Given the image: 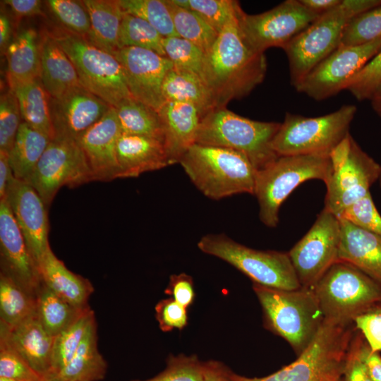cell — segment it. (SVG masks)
<instances>
[{
	"instance_id": "cell-9",
	"label": "cell",
	"mask_w": 381,
	"mask_h": 381,
	"mask_svg": "<svg viewBox=\"0 0 381 381\" xmlns=\"http://www.w3.org/2000/svg\"><path fill=\"white\" fill-rule=\"evenodd\" d=\"M357 108L341 106L316 117L286 113L275 134L272 147L278 156L314 155L329 156L349 135Z\"/></svg>"
},
{
	"instance_id": "cell-23",
	"label": "cell",
	"mask_w": 381,
	"mask_h": 381,
	"mask_svg": "<svg viewBox=\"0 0 381 381\" xmlns=\"http://www.w3.org/2000/svg\"><path fill=\"white\" fill-rule=\"evenodd\" d=\"M158 113L169 164L179 163L188 148L195 143L202 116L194 105L174 102H165Z\"/></svg>"
},
{
	"instance_id": "cell-8",
	"label": "cell",
	"mask_w": 381,
	"mask_h": 381,
	"mask_svg": "<svg viewBox=\"0 0 381 381\" xmlns=\"http://www.w3.org/2000/svg\"><path fill=\"white\" fill-rule=\"evenodd\" d=\"M311 289L325 319L342 323H353L381 301V284L339 260Z\"/></svg>"
},
{
	"instance_id": "cell-50",
	"label": "cell",
	"mask_w": 381,
	"mask_h": 381,
	"mask_svg": "<svg viewBox=\"0 0 381 381\" xmlns=\"http://www.w3.org/2000/svg\"><path fill=\"white\" fill-rule=\"evenodd\" d=\"M187 310L172 298L159 301L155 306V318L160 329L164 332L183 329L188 324Z\"/></svg>"
},
{
	"instance_id": "cell-31",
	"label": "cell",
	"mask_w": 381,
	"mask_h": 381,
	"mask_svg": "<svg viewBox=\"0 0 381 381\" xmlns=\"http://www.w3.org/2000/svg\"><path fill=\"white\" fill-rule=\"evenodd\" d=\"M162 90L165 102L193 104L202 117L214 109L206 85L194 73L173 67L164 77Z\"/></svg>"
},
{
	"instance_id": "cell-1",
	"label": "cell",
	"mask_w": 381,
	"mask_h": 381,
	"mask_svg": "<svg viewBox=\"0 0 381 381\" xmlns=\"http://www.w3.org/2000/svg\"><path fill=\"white\" fill-rule=\"evenodd\" d=\"M266 72L265 53L255 51L247 43L237 17L218 34L205 54L202 79L217 109L247 96L262 83Z\"/></svg>"
},
{
	"instance_id": "cell-19",
	"label": "cell",
	"mask_w": 381,
	"mask_h": 381,
	"mask_svg": "<svg viewBox=\"0 0 381 381\" xmlns=\"http://www.w3.org/2000/svg\"><path fill=\"white\" fill-rule=\"evenodd\" d=\"M4 198L39 267L40 262L49 246L47 207L28 183L16 179L14 176L8 186Z\"/></svg>"
},
{
	"instance_id": "cell-11",
	"label": "cell",
	"mask_w": 381,
	"mask_h": 381,
	"mask_svg": "<svg viewBox=\"0 0 381 381\" xmlns=\"http://www.w3.org/2000/svg\"><path fill=\"white\" fill-rule=\"evenodd\" d=\"M198 247L229 263L255 284L282 290L301 287L288 253L255 250L224 234L205 235Z\"/></svg>"
},
{
	"instance_id": "cell-42",
	"label": "cell",
	"mask_w": 381,
	"mask_h": 381,
	"mask_svg": "<svg viewBox=\"0 0 381 381\" xmlns=\"http://www.w3.org/2000/svg\"><path fill=\"white\" fill-rule=\"evenodd\" d=\"M381 37V5L352 18L342 32L339 46H358Z\"/></svg>"
},
{
	"instance_id": "cell-36",
	"label": "cell",
	"mask_w": 381,
	"mask_h": 381,
	"mask_svg": "<svg viewBox=\"0 0 381 381\" xmlns=\"http://www.w3.org/2000/svg\"><path fill=\"white\" fill-rule=\"evenodd\" d=\"M36 313V296L0 273V322L16 325Z\"/></svg>"
},
{
	"instance_id": "cell-59",
	"label": "cell",
	"mask_w": 381,
	"mask_h": 381,
	"mask_svg": "<svg viewBox=\"0 0 381 381\" xmlns=\"http://www.w3.org/2000/svg\"><path fill=\"white\" fill-rule=\"evenodd\" d=\"M11 21L4 13L0 14V47L1 52H6L11 41Z\"/></svg>"
},
{
	"instance_id": "cell-34",
	"label": "cell",
	"mask_w": 381,
	"mask_h": 381,
	"mask_svg": "<svg viewBox=\"0 0 381 381\" xmlns=\"http://www.w3.org/2000/svg\"><path fill=\"white\" fill-rule=\"evenodd\" d=\"M123 134L155 138L164 142V129L157 111L134 97L115 108Z\"/></svg>"
},
{
	"instance_id": "cell-51",
	"label": "cell",
	"mask_w": 381,
	"mask_h": 381,
	"mask_svg": "<svg viewBox=\"0 0 381 381\" xmlns=\"http://www.w3.org/2000/svg\"><path fill=\"white\" fill-rule=\"evenodd\" d=\"M353 323L371 350L380 352L381 351V301L358 316Z\"/></svg>"
},
{
	"instance_id": "cell-3",
	"label": "cell",
	"mask_w": 381,
	"mask_h": 381,
	"mask_svg": "<svg viewBox=\"0 0 381 381\" xmlns=\"http://www.w3.org/2000/svg\"><path fill=\"white\" fill-rule=\"evenodd\" d=\"M352 323L325 319L318 334L298 358L262 377H247L230 370L231 381H339L353 338Z\"/></svg>"
},
{
	"instance_id": "cell-46",
	"label": "cell",
	"mask_w": 381,
	"mask_h": 381,
	"mask_svg": "<svg viewBox=\"0 0 381 381\" xmlns=\"http://www.w3.org/2000/svg\"><path fill=\"white\" fill-rule=\"evenodd\" d=\"M131 381H204L202 362L195 355H170L166 368L154 377Z\"/></svg>"
},
{
	"instance_id": "cell-37",
	"label": "cell",
	"mask_w": 381,
	"mask_h": 381,
	"mask_svg": "<svg viewBox=\"0 0 381 381\" xmlns=\"http://www.w3.org/2000/svg\"><path fill=\"white\" fill-rule=\"evenodd\" d=\"M178 36L198 47L205 54L216 41L218 33L195 12L166 0Z\"/></svg>"
},
{
	"instance_id": "cell-48",
	"label": "cell",
	"mask_w": 381,
	"mask_h": 381,
	"mask_svg": "<svg viewBox=\"0 0 381 381\" xmlns=\"http://www.w3.org/2000/svg\"><path fill=\"white\" fill-rule=\"evenodd\" d=\"M0 377L21 381H44L47 377L32 369L8 341L1 337Z\"/></svg>"
},
{
	"instance_id": "cell-64",
	"label": "cell",
	"mask_w": 381,
	"mask_h": 381,
	"mask_svg": "<svg viewBox=\"0 0 381 381\" xmlns=\"http://www.w3.org/2000/svg\"><path fill=\"white\" fill-rule=\"evenodd\" d=\"M339 381H342V377Z\"/></svg>"
},
{
	"instance_id": "cell-43",
	"label": "cell",
	"mask_w": 381,
	"mask_h": 381,
	"mask_svg": "<svg viewBox=\"0 0 381 381\" xmlns=\"http://www.w3.org/2000/svg\"><path fill=\"white\" fill-rule=\"evenodd\" d=\"M163 48L174 68L202 78L205 54L199 47L180 37H168L163 39Z\"/></svg>"
},
{
	"instance_id": "cell-39",
	"label": "cell",
	"mask_w": 381,
	"mask_h": 381,
	"mask_svg": "<svg viewBox=\"0 0 381 381\" xmlns=\"http://www.w3.org/2000/svg\"><path fill=\"white\" fill-rule=\"evenodd\" d=\"M163 39L164 37L145 20L129 13H123L119 36V49L139 47L166 57Z\"/></svg>"
},
{
	"instance_id": "cell-13",
	"label": "cell",
	"mask_w": 381,
	"mask_h": 381,
	"mask_svg": "<svg viewBox=\"0 0 381 381\" xmlns=\"http://www.w3.org/2000/svg\"><path fill=\"white\" fill-rule=\"evenodd\" d=\"M90 181L86 160L76 140L54 138L27 183L48 207L61 187L74 188Z\"/></svg>"
},
{
	"instance_id": "cell-21",
	"label": "cell",
	"mask_w": 381,
	"mask_h": 381,
	"mask_svg": "<svg viewBox=\"0 0 381 381\" xmlns=\"http://www.w3.org/2000/svg\"><path fill=\"white\" fill-rule=\"evenodd\" d=\"M115 108L81 134L76 141L83 152L92 181L119 178L116 145L121 135Z\"/></svg>"
},
{
	"instance_id": "cell-27",
	"label": "cell",
	"mask_w": 381,
	"mask_h": 381,
	"mask_svg": "<svg viewBox=\"0 0 381 381\" xmlns=\"http://www.w3.org/2000/svg\"><path fill=\"white\" fill-rule=\"evenodd\" d=\"M40 54V78L51 97L81 85L73 62L50 33L41 40Z\"/></svg>"
},
{
	"instance_id": "cell-45",
	"label": "cell",
	"mask_w": 381,
	"mask_h": 381,
	"mask_svg": "<svg viewBox=\"0 0 381 381\" xmlns=\"http://www.w3.org/2000/svg\"><path fill=\"white\" fill-rule=\"evenodd\" d=\"M19 104L9 88L0 98V151L10 153L22 123Z\"/></svg>"
},
{
	"instance_id": "cell-61",
	"label": "cell",
	"mask_w": 381,
	"mask_h": 381,
	"mask_svg": "<svg viewBox=\"0 0 381 381\" xmlns=\"http://www.w3.org/2000/svg\"><path fill=\"white\" fill-rule=\"evenodd\" d=\"M44 381H61L54 376H47Z\"/></svg>"
},
{
	"instance_id": "cell-49",
	"label": "cell",
	"mask_w": 381,
	"mask_h": 381,
	"mask_svg": "<svg viewBox=\"0 0 381 381\" xmlns=\"http://www.w3.org/2000/svg\"><path fill=\"white\" fill-rule=\"evenodd\" d=\"M381 87V49L350 80L346 89L358 101L370 100Z\"/></svg>"
},
{
	"instance_id": "cell-5",
	"label": "cell",
	"mask_w": 381,
	"mask_h": 381,
	"mask_svg": "<svg viewBox=\"0 0 381 381\" xmlns=\"http://www.w3.org/2000/svg\"><path fill=\"white\" fill-rule=\"evenodd\" d=\"M280 124L252 120L226 107L217 108L202 118L195 143L241 152L259 171L279 157L273 150L272 143Z\"/></svg>"
},
{
	"instance_id": "cell-2",
	"label": "cell",
	"mask_w": 381,
	"mask_h": 381,
	"mask_svg": "<svg viewBox=\"0 0 381 381\" xmlns=\"http://www.w3.org/2000/svg\"><path fill=\"white\" fill-rule=\"evenodd\" d=\"M179 163L195 186L211 199L240 193L254 195L257 171L241 152L195 143Z\"/></svg>"
},
{
	"instance_id": "cell-15",
	"label": "cell",
	"mask_w": 381,
	"mask_h": 381,
	"mask_svg": "<svg viewBox=\"0 0 381 381\" xmlns=\"http://www.w3.org/2000/svg\"><path fill=\"white\" fill-rule=\"evenodd\" d=\"M381 49V37L358 46H339L320 62L296 88L309 97L321 101L336 95L352 77Z\"/></svg>"
},
{
	"instance_id": "cell-52",
	"label": "cell",
	"mask_w": 381,
	"mask_h": 381,
	"mask_svg": "<svg viewBox=\"0 0 381 381\" xmlns=\"http://www.w3.org/2000/svg\"><path fill=\"white\" fill-rule=\"evenodd\" d=\"M362 339L363 335L360 332L352 339L342 381H373L361 357L360 345Z\"/></svg>"
},
{
	"instance_id": "cell-30",
	"label": "cell",
	"mask_w": 381,
	"mask_h": 381,
	"mask_svg": "<svg viewBox=\"0 0 381 381\" xmlns=\"http://www.w3.org/2000/svg\"><path fill=\"white\" fill-rule=\"evenodd\" d=\"M90 20L87 40L112 54L119 49V36L123 16L118 0H84Z\"/></svg>"
},
{
	"instance_id": "cell-7",
	"label": "cell",
	"mask_w": 381,
	"mask_h": 381,
	"mask_svg": "<svg viewBox=\"0 0 381 381\" xmlns=\"http://www.w3.org/2000/svg\"><path fill=\"white\" fill-rule=\"evenodd\" d=\"M332 171L329 156H279L256 172L253 195L258 202L260 220L268 227H276L280 207L291 193L309 180H320L325 183Z\"/></svg>"
},
{
	"instance_id": "cell-55",
	"label": "cell",
	"mask_w": 381,
	"mask_h": 381,
	"mask_svg": "<svg viewBox=\"0 0 381 381\" xmlns=\"http://www.w3.org/2000/svg\"><path fill=\"white\" fill-rule=\"evenodd\" d=\"M8 5L18 17H30L43 16L42 1L39 0H5L3 1Z\"/></svg>"
},
{
	"instance_id": "cell-33",
	"label": "cell",
	"mask_w": 381,
	"mask_h": 381,
	"mask_svg": "<svg viewBox=\"0 0 381 381\" xmlns=\"http://www.w3.org/2000/svg\"><path fill=\"white\" fill-rule=\"evenodd\" d=\"M51 140L22 122L9 153L13 175L16 179L28 182Z\"/></svg>"
},
{
	"instance_id": "cell-10",
	"label": "cell",
	"mask_w": 381,
	"mask_h": 381,
	"mask_svg": "<svg viewBox=\"0 0 381 381\" xmlns=\"http://www.w3.org/2000/svg\"><path fill=\"white\" fill-rule=\"evenodd\" d=\"M50 34L73 62L83 87L114 108L133 97L114 54L68 30Z\"/></svg>"
},
{
	"instance_id": "cell-40",
	"label": "cell",
	"mask_w": 381,
	"mask_h": 381,
	"mask_svg": "<svg viewBox=\"0 0 381 381\" xmlns=\"http://www.w3.org/2000/svg\"><path fill=\"white\" fill-rule=\"evenodd\" d=\"M176 5L198 14L218 34L232 20L237 18L242 8L234 0H171Z\"/></svg>"
},
{
	"instance_id": "cell-32",
	"label": "cell",
	"mask_w": 381,
	"mask_h": 381,
	"mask_svg": "<svg viewBox=\"0 0 381 381\" xmlns=\"http://www.w3.org/2000/svg\"><path fill=\"white\" fill-rule=\"evenodd\" d=\"M11 90L17 97L23 121L53 139L54 131L50 112V96L40 78L18 85Z\"/></svg>"
},
{
	"instance_id": "cell-44",
	"label": "cell",
	"mask_w": 381,
	"mask_h": 381,
	"mask_svg": "<svg viewBox=\"0 0 381 381\" xmlns=\"http://www.w3.org/2000/svg\"><path fill=\"white\" fill-rule=\"evenodd\" d=\"M46 4L68 31L89 39L91 32L90 20L82 1L49 0Z\"/></svg>"
},
{
	"instance_id": "cell-35",
	"label": "cell",
	"mask_w": 381,
	"mask_h": 381,
	"mask_svg": "<svg viewBox=\"0 0 381 381\" xmlns=\"http://www.w3.org/2000/svg\"><path fill=\"white\" fill-rule=\"evenodd\" d=\"M90 306L81 308L71 304L42 282L36 297V313L46 330L55 337L73 323Z\"/></svg>"
},
{
	"instance_id": "cell-24",
	"label": "cell",
	"mask_w": 381,
	"mask_h": 381,
	"mask_svg": "<svg viewBox=\"0 0 381 381\" xmlns=\"http://www.w3.org/2000/svg\"><path fill=\"white\" fill-rule=\"evenodd\" d=\"M119 178H135L169 166L163 141L155 138L123 134L116 145Z\"/></svg>"
},
{
	"instance_id": "cell-53",
	"label": "cell",
	"mask_w": 381,
	"mask_h": 381,
	"mask_svg": "<svg viewBox=\"0 0 381 381\" xmlns=\"http://www.w3.org/2000/svg\"><path fill=\"white\" fill-rule=\"evenodd\" d=\"M164 293L188 309L195 298L192 277L186 273L171 275Z\"/></svg>"
},
{
	"instance_id": "cell-20",
	"label": "cell",
	"mask_w": 381,
	"mask_h": 381,
	"mask_svg": "<svg viewBox=\"0 0 381 381\" xmlns=\"http://www.w3.org/2000/svg\"><path fill=\"white\" fill-rule=\"evenodd\" d=\"M110 108V105L82 85L59 97H50L54 138L76 140L101 119Z\"/></svg>"
},
{
	"instance_id": "cell-58",
	"label": "cell",
	"mask_w": 381,
	"mask_h": 381,
	"mask_svg": "<svg viewBox=\"0 0 381 381\" xmlns=\"http://www.w3.org/2000/svg\"><path fill=\"white\" fill-rule=\"evenodd\" d=\"M301 3L308 9L322 15L339 6L341 0H300Z\"/></svg>"
},
{
	"instance_id": "cell-54",
	"label": "cell",
	"mask_w": 381,
	"mask_h": 381,
	"mask_svg": "<svg viewBox=\"0 0 381 381\" xmlns=\"http://www.w3.org/2000/svg\"><path fill=\"white\" fill-rule=\"evenodd\" d=\"M360 354L372 380L381 381V356L378 351L371 350L363 336L360 345Z\"/></svg>"
},
{
	"instance_id": "cell-56",
	"label": "cell",
	"mask_w": 381,
	"mask_h": 381,
	"mask_svg": "<svg viewBox=\"0 0 381 381\" xmlns=\"http://www.w3.org/2000/svg\"><path fill=\"white\" fill-rule=\"evenodd\" d=\"M204 381H231L230 370L221 362H202Z\"/></svg>"
},
{
	"instance_id": "cell-28",
	"label": "cell",
	"mask_w": 381,
	"mask_h": 381,
	"mask_svg": "<svg viewBox=\"0 0 381 381\" xmlns=\"http://www.w3.org/2000/svg\"><path fill=\"white\" fill-rule=\"evenodd\" d=\"M40 42L31 28L21 30L11 41L5 52L9 88L40 78Z\"/></svg>"
},
{
	"instance_id": "cell-4",
	"label": "cell",
	"mask_w": 381,
	"mask_h": 381,
	"mask_svg": "<svg viewBox=\"0 0 381 381\" xmlns=\"http://www.w3.org/2000/svg\"><path fill=\"white\" fill-rule=\"evenodd\" d=\"M265 326L284 338L299 355L313 340L325 318L311 288H269L253 283Z\"/></svg>"
},
{
	"instance_id": "cell-60",
	"label": "cell",
	"mask_w": 381,
	"mask_h": 381,
	"mask_svg": "<svg viewBox=\"0 0 381 381\" xmlns=\"http://www.w3.org/2000/svg\"><path fill=\"white\" fill-rule=\"evenodd\" d=\"M370 101L373 109L381 119V87L375 92Z\"/></svg>"
},
{
	"instance_id": "cell-26",
	"label": "cell",
	"mask_w": 381,
	"mask_h": 381,
	"mask_svg": "<svg viewBox=\"0 0 381 381\" xmlns=\"http://www.w3.org/2000/svg\"><path fill=\"white\" fill-rule=\"evenodd\" d=\"M41 279L44 285L74 306L88 307V299L94 288L86 278L73 273L47 248L39 263Z\"/></svg>"
},
{
	"instance_id": "cell-22",
	"label": "cell",
	"mask_w": 381,
	"mask_h": 381,
	"mask_svg": "<svg viewBox=\"0 0 381 381\" xmlns=\"http://www.w3.org/2000/svg\"><path fill=\"white\" fill-rule=\"evenodd\" d=\"M0 337L36 372L44 377L50 375L54 337L44 327L37 313L13 326L0 322Z\"/></svg>"
},
{
	"instance_id": "cell-29",
	"label": "cell",
	"mask_w": 381,
	"mask_h": 381,
	"mask_svg": "<svg viewBox=\"0 0 381 381\" xmlns=\"http://www.w3.org/2000/svg\"><path fill=\"white\" fill-rule=\"evenodd\" d=\"M107 369V363L97 347V325L95 318L71 359L52 376L61 381H99L105 377Z\"/></svg>"
},
{
	"instance_id": "cell-38",
	"label": "cell",
	"mask_w": 381,
	"mask_h": 381,
	"mask_svg": "<svg viewBox=\"0 0 381 381\" xmlns=\"http://www.w3.org/2000/svg\"><path fill=\"white\" fill-rule=\"evenodd\" d=\"M94 318L93 310L88 308L73 323L54 337L49 375L58 373L71 359Z\"/></svg>"
},
{
	"instance_id": "cell-63",
	"label": "cell",
	"mask_w": 381,
	"mask_h": 381,
	"mask_svg": "<svg viewBox=\"0 0 381 381\" xmlns=\"http://www.w3.org/2000/svg\"><path fill=\"white\" fill-rule=\"evenodd\" d=\"M378 181H379V183H380V188H381V164H380V177H379Z\"/></svg>"
},
{
	"instance_id": "cell-57",
	"label": "cell",
	"mask_w": 381,
	"mask_h": 381,
	"mask_svg": "<svg viewBox=\"0 0 381 381\" xmlns=\"http://www.w3.org/2000/svg\"><path fill=\"white\" fill-rule=\"evenodd\" d=\"M13 177L9 154L0 151V200L5 198L8 186Z\"/></svg>"
},
{
	"instance_id": "cell-6",
	"label": "cell",
	"mask_w": 381,
	"mask_h": 381,
	"mask_svg": "<svg viewBox=\"0 0 381 381\" xmlns=\"http://www.w3.org/2000/svg\"><path fill=\"white\" fill-rule=\"evenodd\" d=\"M381 5V0H341L319 16L284 47L291 85L296 89L307 75L339 45L342 32L356 15Z\"/></svg>"
},
{
	"instance_id": "cell-62",
	"label": "cell",
	"mask_w": 381,
	"mask_h": 381,
	"mask_svg": "<svg viewBox=\"0 0 381 381\" xmlns=\"http://www.w3.org/2000/svg\"><path fill=\"white\" fill-rule=\"evenodd\" d=\"M0 381H21V380L0 377Z\"/></svg>"
},
{
	"instance_id": "cell-16",
	"label": "cell",
	"mask_w": 381,
	"mask_h": 381,
	"mask_svg": "<svg viewBox=\"0 0 381 381\" xmlns=\"http://www.w3.org/2000/svg\"><path fill=\"white\" fill-rule=\"evenodd\" d=\"M380 164L352 138L347 159L332 172L326 186L325 209L338 217L343 210L370 192L379 179Z\"/></svg>"
},
{
	"instance_id": "cell-18",
	"label": "cell",
	"mask_w": 381,
	"mask_h": 381,
	"mask_svg": "<svg viewBox=\"0 0 381 381\" xmlns=\"http://www.w3.org/2000/svg\"><path fill=\"white\" fill-rule=\"evenodd\" d=\"M0 273L37 297L42 284L38 265L5 198L0 200Z\"/></svg>"
},
{
	"instance_id": "cell-12",
	"label": "cell",
	"mask_w": 381,
	"mask_h": 381,
	"mask_svg": "<svg viewBox=\"0 0 381 381\" xmlns=\"http://www.w3.org/2000/svg\"><path fill=\"white\" fill-rule=\"evenodd\" d=\"M320 15L304 6L300 0H286L265 12L238 16L241 32L252 49L265 53L271 47H284Z\"/></svg>"
},
{
	"instance_id": "cell-17",
	"label": "cell",
	"mask_w": 381,
	"mask_h": 381,
	"mask_svg": "<svg viewBox=\"0 0 381 381\" xmlns=\"http://www.w3.org/2000/svg\"><path fill=\"white\" fill-rule=\"evenodd\" d=\"M122 66L131 95L159 111L165 103L162 83L173 68L171 61L157 53L139 47H126L113 53Z\"/></svg>"
},
{
	"instance_id": "cell-25",
	"label": "cell",
	"mask_w": 381,
	"mask_h": 381,
	"mask_svg": "<svg viewBox=\"0 0 381 381\" xmlns=\"http://www.w3.org/2000/svg\"><path fill=\"white\" fill-rule=\"evenodd\" d=\"M339 221L338 260L351 264L381 284V236L347 221Z\"/></svg>"
},
{
	"instance_id": "cell-47",
	"label": "cell",
	"mask_w": 381,
	"mask_h": 381,
	"mask_svg": "<svg viewBox=\"0 0 381 381\" xmlns=\"http://www.w3.org/2000/svg\"><path fill=\"white\" fill-rule=\"evenodd\" d=\"M337 217L381 236V215L370 192L346 207Z\"/></svg>"
},
{
	"instance_id": "cell-41",
	"label": "cell",
	"mask_w": 381,
	"mask_h": 381,
	"mask_svg": "<svg viewBox=\"0 0 381 381\" xmlns=\"http://www.w3.org/2000/svg\"><path fill=\"white\" fill-rule=\"evenodd\" d=\"M124 13L139 17L164 37H179L166 0H118Z\"/></svg>"
},
{
	"instance_id": "cell-14",
	"label": "cell",
	"mask_w": 381,
	"mask_h": 381,
	"mask_svg": "<svg viewBox=\"0 0 381 381\" xmlns=\"http://www.w3.org/2000/svg\"><path fill=\"white\" fill-rule=\"evenodd\" d=\"M340 235L339 219L323 208L308 232L288 253L301 286L312 288L338 261Z\"/></svg>"
}]
</instances>
